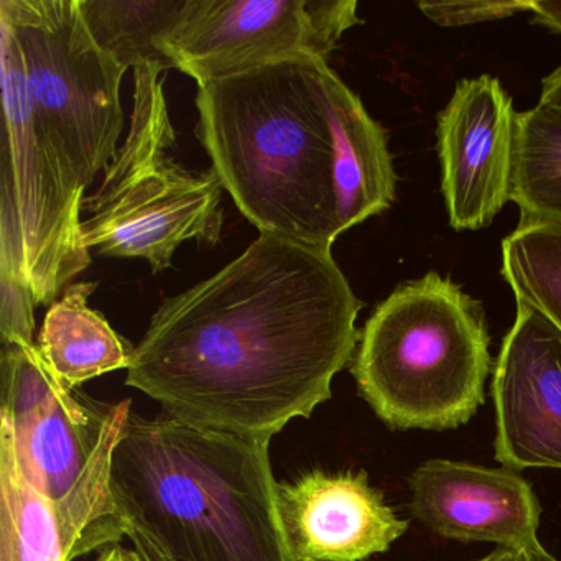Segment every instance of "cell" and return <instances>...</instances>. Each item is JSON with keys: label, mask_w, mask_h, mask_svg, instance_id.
Instances as JSON below:
<instances>
[{"label": "cell", "mask_w": 561, "mask_h": 561, "mask_svg": "<svg viewBox=\"0 0 561 561\" xmlns=\"http://www.w3.org/2000/svg\"><path fill=\"white\" fill-rule=\"evenodd\" d=\"M360 310L331 249L261 234L163 301L126 383L180 422L271 442L331 399L356 354Z\"/></svg>", "instance_id": "6da1fadb"}, {"label": "cell", "mask_w": 561, "mask_h": 561, "mask_svg": "<svg viewBox=\"0 0 561 561\" xmlns=\"http://www.w3.org/2000/svg\"><path fill=\"white\" fill-rule=\"evenodd\" d=\"M476 561H522V557L520 551L511 550V548H497V550Z\"/></svg>", "instance_id": "d4e9b609"}, {"label": "cell", "mask_w": 561, "mask_h": 561, "mask_svg": "<svg viewBox=\"0 0 561 561\" xmlns=\"http://www.w3.org/2000/svg\"><path fill=\"white\" fill-rule=\"evenodd\" d=\"M186 0H78L88 31L124 68L172 70L163 50Z\"/></svg>", "instance_id": "2e32d148"}, {"label": "cell", "mask_w": 561, "mask_h": 561, "mask_svg": "<svg viewBox=\"0 0 561 561\" xmlns=\"http://www.w3.org/2000/svg\"><path fill=\"white\" fill-rule=\"evenodd\" d=\"M277 505L295 561H364L409 528L363 471L311 469L277 482Z\"/></svg>", "instance_id": "5bb4252c"}, {"label": "cell", "mask_w": 561, "mask_h": 561, "mask_svg": "<svg viewBox=\"0 0 561 561\" xmlns=\"http://www.w3.org/2000/svg\"><path fill=\"white\" fill-rule=\"evenodd\" d=\"M495 459L512 471L561 469V331L517 305L492 379Z\"/></svg>", "instance_id": "7c38bea8"}, {"label": "cell", "mask_w": 561, "mask_h": 561, "mask_svg": "<svg viewBox=\"0 0 561 561\" xmlns=\"http://www.w3.org/2000/svg\"><path fill=\"white\" fill-rule=\"evenodd\" d=\"M356 0H186L163 44L198 87L291 58L330 60L363 24Z\"/></svg>", "instance_id": "ba28073f"}, {"label": "cell", "mask_w": 561, "mask_h": 561, "mask_svg": "<svg viewBox=\"0 0 561 561\" xmlns=\"http://www.w3.org/2000/svg\"><path fill=\"white\" fill-rule=\"evenodd\" d=\"M489 344L481 304L451 278L428 272L377 305L351 370L390 428H458L484 403Z\"/></svg>", "instance_id": "277c9868"}, {"label": "cell", "mask_w": 561, "mask_h": 561, "mask_svg": "<svg viewBox=\"0 0 561 561\" xmlns=\"http://www.w3.org/2000/svg\"><path fill=\"white\" fill-rule=\"evenodd\" d=\"M96 284H71L48 308L37 350L51 373L68 389L114 370L129 369L134 347L116 333L88 300Z\"/></svg>", "instance_id": "9a60e30c"}, {"label": "cell", "mask_w": 561, "mask_h": 561, "mask_svg": "<svg viewBox=\"0 0 561 561\" xmlns=\"http://www.w3.org/2000/svg\"><path fill=\"white\" fill-rule=\"evenodd\" d=\"M2 415L27 481L61 501L87 471L113 405L94 402L60 382L37 343L2 341Z\"/></svg>", "instance_id": "9c48e42d"}, {"label": "cell", "mask_w": 561, "mask_h": 561, "mask_svg": "<svg viewBox=\"0 0 561 561\" xmlns=\"http://www.w3.org/2000/svg\"><path fill=\"white\" fill-rule=\"evenodd\" d=\"M0 65V277L24 285L37 307H51L91 264L81 219L87 195L35 124L21 50L2 24Z\"/></svg>", "instance_id": "52a82bcc"}, {"label": "cell", "mask_w": 561, "mask_h": 561, "mask_svg": "<svg viewBox=\"0 0 561 561\" xmlns=\"http://www.w3.org/2000/svg\"><path fill=\"white\" fill-rule=\"evenodd\" d=\"M162 68L134 70V107L126 140L83 202V239L107 257H139L153 274L172 265L186 241L218 244L222 185L213 169L193 173L170 156L176 146Z\"/></svg>", "instance_id": "5b68a950"}, {"label": "cell", "mask_w": 561, "mask_h": 561, "mask_svg": "<svg viewBox=\"0 0 561 561\" xmlns=\"http://www.w3.org/2000/svg\"><path fill=\"white\" fill-rule=\"evenodd\" d=\"M268 439L130 410L110 488L146 561H295L285 538Z\"/></svg>", "instance_id": "3957f363"}, {"label": "cell", "mask_w": 561, "mask_h": 561, "mask_svg": "<svg viewBox=\"0 0 561 561\" xmlns=\"http://www.w3.org/2000/svg\"><path fill=\"white\" fill-rule=\"evenodd\" d=\"M129 413L130 400L113 405L87 471L61 501L27 481L0 426V561H73L119 543L126 531L111 494V456Z\"/></svg>", "instance_id": "30bf717a"}, {"label": "cell", "mask_w": 561, "mask_h": 561, "mask_svg": "<svg viewBox=\"0 0 561 561\" xmlns=\"http://www.w3.org/2000/svg\"><path fill=\"white\" fill-rule=\"evenodd\" d=\"M0 334L2 341L24 340L35 343L34 297L31 291L11 278L0 277Z\"/></svg>", "instance_id": "ffe728a7"}, {"label": "cell", "mask_w": 561, "mask_h": 561, "mask_svg": "<svg viewBox=\"0 0 561 561\" xmlns=\"http://www.w3.org/2000/svg\"><path fill=\"white\" fill-rule=\"evenodd\" d=\"M409 485L413 517L439 537L517 551L538 540L540 501L517 471L435 458Z\"/></svg>", "instance_id": "4fadbf2b"}, {"label": "cell", "mask_w": 561, "mask_h": 561, "mask_svg": "<svg viewBox=\"0 0 561 561\" xmlns=\"http://www.w3.org/2000/svg\"><path fill=\"white\" fill-rule=\"evenodd\" d=\"M501 275L517 305L540 311L561 331V225L518 221L502 241Z\"/></svg>", "instance_id": "ac0fdd59"}, {"label": "cell", "mask_w": 561, "mask_h": 561, "mask_svg": "<svg viewBox=\"0 0 561 561\" xmlns=\"http://www.w3.org/2000/svg\"><path fill=\"white\" fill-rule=\"evenodd\" d=\"M419 9L439 27H468L484 22L502 21L520 11H528V2H495V0H469V2H419Z\"/></svg>", "instance_id": "d6986e66"}, {"label": "cell", "mask_w": 561, "mask_h": 561, "mask_svg": "<svg viewBox=\"0 0 561 561\" xmlns=\"http://www.w3.org/2000/svg\"><path fill=\"white\" fill-rule=\"evenodd\" d=\"M14 34L35 124L87 193L119 150L127 68L91 37L78 0H0Z\"/></svg>", "instance_id": "8992f818"}, {"label": "cell", "mask_w": 561, "mask_h": 561, "mask_svg": "<svg viewBox=\"0 0 561 561\" xmlns=\"http://www.w3.org/2000/svg\"><path fill=\"white\" fill-rule=\"evenodd\" d=\"M511 202L520 221L561 225V111L538 103L518 114Z\"/></svg>", "instance_id": "e0dca14e"}, {"label": "cell", "mask_w": 561, "mask_h": 561, "mask_svg": "<svg viewBox=\"0 0 561 561\" xmlns=\"http://www.w3.org/2000/svg\"><path fill=\"white\" fill-rule=\"evenodd\" d=\"M528 12L535 24L561 35V0H531Z\"/></svg>", "instance_id": "44dd1931"}, {"label": "cell", "mask_w": 561, "mask_h": 561, "mask_svg": "<svg viewBox=\"0 0 561 561\" xmlns=\"http://www.w3.org/2000/svg\"><path fill=\"white\" fill-rule=\"evenodd\" d=\"M522 561H560L540 541H534L520 551Z\"/></svg>", "instance_id": "cb8c5ba5"}, {"label": "cell", "mask_w": 561, "mask_h": 561, "mask_svg": "<svg viewBox=\"0 0 561 561\" xmlns=\"http://www.w3.org/2000/svg\"><path fill=\"white\" fill-rule=\"evenodd\" d=\"M538 103L551 110L561 111V65L541 81V94Z\"/></svg>", "instance_id": "7402d4cb"}, {"label": "cell", "mask_w": 561, "mask_h": 561, "mask_svg": "<svg viewBox=\"0 0 561 561\" xmlns=\"http://www.w3.org/2000/svg\"><path fill=\"white\" fill-rule=\"evenodd\" d=\"M196 136L261 234L331 249L396 202L387 130L321 58L198 87Z\"/></svg>", "instance_id": "7a4b0ae2"}, {"label": "cell", "mask_w": 561, "mask_h": 561, "mask_svg": "<svg viewBox=\"0 0 561 561\" xmlns=\"http://www.w3.org/2000/svg\"><path fill=\"white\" fill-rule=\"evenodd\" d=\"M96 561H146L136 550H127V548L113 545V547L104 548Z\"/></svg>", "instance_id": "603a6c76"}, {"label": "cell", "mask_w": 561, "mask_h": 561, "mask_svg": "<svg viewBox=\"0 0 561 561\" xmlns=\"http://www.w3.org/2000/svg\"><path fill=\"white\" fill-rule=\"evenodd\" d=\"M517 116L501 81L489 75L459 81L438 114L442 193L455 231L488 228L511 202Z\"/></svg>", "instance_id": "8fae6325"}]
</instances>
